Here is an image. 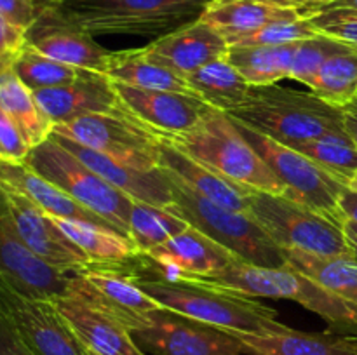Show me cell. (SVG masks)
<instances>
[{"instance_id":"7","label":"cell","mask_w":357,"mask_h":355,"mask_svg":"<svg viewBox=\"0 0 357 355\" xmlns=\"http://www.w3.org/2000/svg\"><path fill=\"white\" fill-rule=\"evenodd\" d=\"M23 162L80 205L103 218L112 228L129 237V214L135 200L112 187L56 139L49 138L33 146Z\"/></svg>"},{"instance_id":"26","label":"cell","mask_w":357,"mask_h":355,"mask_svg":"<svg viewBox=\"0 0 357 355\" xmlns=\"http://www.w3.org/2000/svg\"><path fill=\"white\" fill-rule=\"evenodd\" d=\"M107 75L112 80L142 89L173 90L195 96L187 79L159 61L146 47L115 51Z\"/></svg>"},{"instance_id":"16","label":"cell","mask_w":357,"mask_h":355,"mask_svg":"<svg viewBox=\"0 0 357 355\" xmlns=\"http://www.w3.org/2000/svg\"><path fill=\"white\" fill-rule=\"evenodd\" d=\"M2 187V184H0ZM16 228L28 249L63 274H79L93 261L65 235L54 218L28 200L24 195L2 187Z\"/></svg>"},{"instance_id":"15","label":"cell","mask_w":357,"mask_h":355,"mask_svg":"<svg viewBox=\"0 0 357 355\" xmlns=\"http://www.w3.org/2000/svg\"><path fill=\"white\" fill-rule=\"evenodd\" d=\"M72 274H63L35 256L21 239L0 187V278L33 298L65 294Z\"/></svg>"},{"instance_id":"41","label":"cell","mask_w":357,"mask_h":355,"mask_svg":"<svg viewBox=\"0 0 357 355\" xmlns=\"http://www.w3.org/2000/svg\"><path fill=\"white\" fill-rule=\"evenodd\" d=\"M44 0H0V14L20 30L26 31L40 14Z\"/></svg>"},{"instance_id":"40","label":"cell","mask_w":357,"mask_h":355,"mask_svg":"<svg viewBox=\"0 0 357 355\" xmlns=\"http://www.w3.org/2000/svg\"><path fill=\"white\" fill-rule=\"evenodd\" d=\"M30 150V143L24 138L20 125L6 111L0 110V159L23 162Z\"/></svg>"},{"instance_id":"47","label":"cell","mask_w":357,"mask_h":355,"mask_svg":"<svg viewBox=\"0 0 357 355\" xmlns=\"http://www.w3.org/2000/svg\"><path fill=\"white\" fill-rule=\"evenodd\" d=\"M344 232H345V237H347L349 244H351L352 251H354V256L357 258V223L354 221H345L344 225Z\"/></svg>"},{"instance_id":"5","label":"cell","mask_w":357,"mask_h":355,"mask_svg":"<svg viewBox=\"0 0 357 355\" xmlns=\"http://www.w3.org/2000/svg\"><path fill=\"white\" fill-rule=\"evenodd\" d=\"M93 37L136 35L159 40L201 19L213 0H54Z\"/></svg>"},{"instance_id":"28","label":"cell","mask_w":357,"mask_h":355,"mask_svg":"<svg viewBox=\"0 0 357 355\" xmlns=\"http://www.w3.org/2000/svg\"><path fill=\"white\" fill-rule=\"evenodd\" d=\"M197 97L215 110L232 113L246 103L251 86L229 58H218L185 77Z\"/></svg>"},{"instance_id":"45","label":"cell","mask_w":357,"mask_h":355,"mask_svg":"<svg viewBox=\"0 0 357 355\" xmlns=\"http://www.w3.org/2000/svg\"><path fill=\"white\" fill-rule=\"evenodd\" d=\"M340 209L345 219L357 223V191L345 188L344 194L340 195Z\"/></svg>"},{"instance_id":"37","label":"cell","mask_w":357,"mask_h":355,"mask_svg":"<svg viewBox=\"0 0 357 355\" xmlns=\"http://www.w3.org/2000/svg\"><path fill=\"white\" fill-rule=\"evenodd\" d=\"M349 49L356 47L323 33L305 38V40H300L298 45H296L295 58H293L291 75H289V79L296 80L300 84H305L309 87V84L316 77L317 70L321 68V65L328 58L338 54V52L349 51Z\"/></svg>"},{"instance_id":"6","label":"cell","mask_w":357,"mask_h":355,"mask_svg":"<svg viewBox=\"0 0 357 355\" xmlns=\"http://www.w3.org/2000/svg\"><path fill=\"white\" fill-rule=\"evenodd\" d=\"M167 176L173 187V204L167 205V211L227 247L241 261L258 267H282L288 263L284 249L268 237L253 216L222 207L201 197L173 174L167 173Z\"/></svg>"},{"instance_id":"39","label":"cell","mask_w":357,"mask_h":355,"mask_svg":"<svg viewBox=\"0 0 357 355\" xmlns=\"http://www.w3.org/2000/svg\"><path fill=\"white\" fill-rule=\"evenodd\" d=\"M309 21L319 33L357 49V10L324 9L310 16Z\"/></svg>"},{"instance_id":"25","label":"cell","mask_w":357,"mask_h":355,"mask_svg":"<svg viewBox=\"0 0 357 355\" xmlns=\"http://www.w3.org/2000/svg\"><path fill=\"white\" fill-rule=\"evenodd\" d=\"M239 338L246 355H357V336L326 333H302L286 329L282 333L250 334L229 331Z\"/></svg>"},{"instance_id":"34","label":"cell","mask_w":357,"mask_h":355,"mask_svg":"<svg viewBox=\"0 0 357 355\" xmlns=\"http://www.w3.org/2000/svg\"><path fill=\"white\" fill-rule=\"evenodd\" d=\"M188 226L185 219L173 214L166 207L135 200L129 214V239L135 242L139 254H146L153 247L167 242Z\"/></svg>"},{"instance_id":"36","label":"cell","mask_w":357,"mask_h":355,"mask_svg":"<svg viewBox=\"0 0 357 355\" xmlns=\"http://www.w3.org/2000/svg\"><path fill=\"white\" fill-rule=\"evenodd\" d=\"M10 68L20 77L21 82L30 87L31 90L65 86V84L73 82V80L80 79L87 72H91V70L77 68V66L49 58V56L35 51L33 47L26 44L16 54Z\"/></svg>"},{"instance_id":"38","label":"cell","mask_w":357,"mask_h":355,"mask_svg":"<svg viewBox=\"0 0 357 355\" xmlns=\"http://www.w3.org/2000/svg\"><path fill=\"white\" fill-rule=\"evenodd\" d=\"M319 31L312 26L307 17H296V19L275 21L268 23L258 30L243 33L229 42L230 47H248V45H284L293 42L305 40V38L316 37Z\"/></svg>"},{"instance_id":"14","label":"cell","mask_w":357,"mask_h":355,"mask_svg":"<svg viewBox=\"0 0 357 355\" xmlns=\"http://www.w3.org/2000/svg\"><path fill=\"white\" fill-rule=\"evenodd\" d=\"M26 45L52 59L107 75L114 51L101 47L91 33L66 16L54 0H44L40 14L24 31Z\"/></svg>"},{"instance_id":"3","label":"cell","mask_w":357,"mask_h":355,"mask_svg":"<svg viewBox=\"0 0 357 355\" xmlns=\"http://www.w3.org/2000/svg\"><path fill=\"white\" fill-rule=\"evenodd\" d=\"M166 139L248 190L288 197L286 184L225 111L213 108L195 127L180 134H167Z\"/></svg>"},{"instance_id":"17","label":"cell","mask_w":357,"mask_h":355,"mask_svg":"<svg viewBox=\"0 0 357 355\" xmlns=\"http://www.w3.org/2000/svg\"><path fill=\"white\" fill-rule=\"evenodd\" d=\"M52 139L59 143L63 148L82 160L87 167L100 174L105 181L121 190L132 200L146 202V204L157 205V207H167L173 204V187L171 180L162 167L157 169H143L135 164L124 162V160L114 159V157L101 153L98 150L87 148L66 136L52 132Z\"/></svg>"},{"instance_id":"50","label":"cell","mask_w":357,"mask_h":355,"mask_svg":"<svg viewBox=\"0 0 357 355\" xmlns=\"http://www.w3.org/2000/svg\"><path fill=\"white\" fill-rule=\"evenodd\" d=\"M349 188H351V190H354V191H357V173L354 174V176H352L351 183H349Z\"/></svg>"},{"instance_id":"10","label":"cell","mask_w":357,"mask_h":355,"mask_svg":"<svg viewBox=\"0 0 357 355\" xmlns=\"http://www.w3.org/2000/svg\"><path fill=\"white\" fill-rule=\"evenodd\" d=\"M52 132L143 169L160 167V143L166 136L138 120L128 108L121 113L82 115L56 125Z\"/></svg>"},{"instance_id":"44","label":"cell","mask_w":357,"mask_h":355,"mask_svg":"<svg viewBox=\"0 0 357 355\" xmlns=\"http://www.w3.org/2000/svg\"><path fill=\"white\" fill-rule=\"evenodd\" d=\"M261 2L272 3V6L278 7H284V9L296 10V13L300 14V17H307V19H309L310 16L321 13L324 7L333 3L335 0H261Z\"/></svg>"},{"instance_id":"33","label":"cell","mask_w":357,"mask_h":355,"mask_svg":"<svg viewBox=\"0 0 357 355\" xmlns=\"http://www.w3.org/2000/svg\"><path fill=\"white\" fill-rule=\"evenodd\" d=\"M309 89L331 106L345 108L351 104L357 97V49L328 58L317 70Z\"/></svg>"},{"instance_id":"51","label":"cell","mask_w":357,"mask_h":355,"mask_svg":"<svg viewBox=\"0 0 357 355\" xmlns=\"http://www.w3.org/2000/svg\"><path fill=\"white\" fill-rule=\"evenodd\" d=\"M356 100H357V97H356Z\"/></svg>"},{"instance_id":"48","label":"cell","mask_w":357,"mask_h":355,"mask_svg":"<svg viewBox=\"0 0 357 355\" xmlns=\"http://www.w3.org/2000/svg\"><path fill=\"white\" fill-rule=\"evenodd\" d=\"M324 9H351V10H357V0H335L333 3H330V6L324 7Z\"/></svg>"},{"instance_id":"27","label":"cell","mask_w":357,"mask_h":355,"mask_svg":"<svg viewBox=\"0 0 357 355\" xmlns=\"http://www.w3.org/2000/svg\"><path fill=\"white\" fill-rule=\"evenodd\" d=\"M296 17H300L296 10L272 6L261 0H213L202 13L201 19L215 26L227 42H230L268 23Z\"/></svg>"},{"instance_id":"8","label":"cell","mask_w":357,"mask_h":355,"mask_svg":"<svg viewBox=\"0 0 357 355\" xmlns=\"http://www.w3.org/2000/svg\"><path fill=\"white\" fill-rule=\"evenodd\" d=\"M250 214L281 249L316 256H354L344 226L282 195L251 191Z\"/></svg>"},{"instance_id":"29","label":"cell","mask_w":357,"mask_h":355,"mask_svg":"<svg viewBox=\"0 0 357 355\" xmlns=\"http://www.w3.org/2000/svg\"><path fill=\"white\" fill-rule=\"evenodd\" d=\"M0 110L20 125L31 148L51 138L54 131V124L38 106L33 90L21 82L13 68L0 73Z\"/></svg>"},{"instance_id":"11","label":"cell","mask_w":357,"mask_h":355,"mask_svg":"<svg viewBox=\"0 0 357 355\" xmlns=\"http://www.w3.org/2000/svg\"><path fill=\"white\" fill-rule=\"evenodd\" d=\"M152 355H246L239 338L220 327L166 308H155L131 331Z\"/></svg>"},{"instance_id":"42","label":"cell","mask_w":357,"mask_h":355,"mask_svg":"<svg viewBox=\"0 0 357 355\" xmlns=\"http://www.w3.org/2000/svg\"><path fill=\"white\" fill-rule=\"evenodd\" d=\"M24 31L10 24L0 14V54L16 56L24 47Z\"/></svg>"},{"instance_id":"32","label":"cell","mask_w":357,"mask_h":355,"mask_svg":"<svg viewBox=\"0 0 357 355\" xmlns=\"http://www.w3.org/2000/svg\"><path fill=\"white\" fill-rule=\"evenodd\" d=\"M65 235L87 254L93 263H119L138 256L135 242L128 235L105 226L91 225L79 219L54 218Z\"/></svg>"},{"instance_id":"20","label":"cell","mask_w":357,"mask_h":355,"mask_svg":"<svg viewBox=\"0 0 357 355\" xmlns=\"http://www.w3.org/2000/svg\"><path fill=\"white\" fill-rule=\"evenodd\" d=\"M38 106L56 125L89 113H121L124 103L114 87V80L105 73L87 72L65 86L33 90Z\"/></svg>"},{"instance_id":"9","label":"cell","mask_w":357,"mask_h":355,"mask_svg":"<svg viewBox=\"0 0 357 355\" xmlns=\"http://www.w3.org/2000/svg\"><path fill=\"white\" fill-rule=\"evenodd\" d=\"M234 122L250 145L286 184L288 198L307 205L337 225H345L347 219L340 209V195L345 188H349L347 183L338 180L330 171L321 167L298 150L289 148L236 118Z\"/></svg>"},{"instance_id":"30","label":"cell","mask_w":357,"mask_h":355,"mask_svg":"<svg viewBox=\"0 0 357 355\" xmlns=\"http://www.w3.org/2000/svg\"><path fill=\"white\" fill-rule=\"evenodd\" d=\"M298 42L284 45H248L230 47L229 61L250 86H272L289 79Z\"/></svg>"},{"instance_id":"22","label":"cell","mask_w":357,"mask_h":355,"mask_svg":"<svg viewBox=\"0 0 357 355\" xmlns=\"http://www.w3.org/2000/svg\"><path fill=\"white\" fill-rule=\"evenodd\" d=\"M160 167L183 181L201 197L222 207L250 214V194L253 190L241 187L239 183L225 178L213 167L199 162L197 159L167 141L166 136L160 143Z\"/></svg>"},{"instance_id":"1","label":"cell","mask_w":357,"mask_h":355,"mask_svg":"<svg viewBox=\"0 0 357 355\" xmlns=\"http://www.w3.org/2000/svg\"><path fill=\"white\" fill-rule=\"evenodd\" d=\"M136 284L162 308L225 331L272 334L289 329L278 312L250 296L213 287L188 278H171L155 271L149 277L132 271Z\"/></svg>"},{"instance_id":"4","label":"cell","mask_w":357,"mask_h":355,"mask_svg":"<svg viewBox=\"0 0 357 355\" xmlns=\"http://www.w3.org/2000/svg\"><path fill=\"white\" fill-rule=\"evenodd\" d=\"M229 115L289 148L326 132L345 131L344 108L278 84L251 86L246 103Z\"/></svg>"},{"instance_id":"12","label":"cell","mask_w":357,"mask_h":355,"mask_svg":"<svg viewBox=\"0 0 357 355\" xmlns=\"http://www.w3.org/2000/svg\"><path fill=\"white\" fill-rule=\"evenodd\" d=\"M0 313L33 355H89L51 299L23 294L2 278Z\"/></svg>"},{"instance_id":"46","label":"cell","mask_w":357,"mask_h":355,"mask_svg":"<svg viewBox=\"0 0 357 355\" xmlns=\"http://www.w3.org/2000/svg\"><path fill=\"white\" fill-rule=\"evenodd\" d=\"M344 125L347 134L351 136L357 146V100L344 108Z\"/></svg>"},{"instance_id":"43","label":"cell","mask_w":357,"mask_h":355,"mask_svg":"<svg viewBox=\"0 0 357 355\" xmlns=\"http://www.w3.org/2000/svg\"><path fill=\"white\" fill-rule=\"evenodd\" d=\"M0 355H33L0 313Z\"/></svg>"},{"instance_id":"2","label":"cell","mask_w":357,"mask_h":355,"mask_svg":"<svg viewBox=\"0 0 357 355\" xmlns=\"http://www.w3.org/2000/svg\"><path fill=\"white\" fill-rule=\"evenodd\" d=\"M213 287L227 289L250 298L293 299L317 313L333 333L357 336V306L333 294L319 282L296 270L293 265L258 267L236 260L223 270L208 277H190Z\"/></svg>"},{"instance_id":"49","label":"cell","mask_w":357,"mask_h":355,"mask_svg":"<svg viewBox=\"0 0 357 355\" xmlns=\"http://www.w3.org/2000/svg\"><path fill=\"white\" fill-rule=\"evenodd\" d=\"M14 58L16 56H9V54H0V73L6 72L7 68H10V65H13Z\"/></svg>"},{"instance_id":"31","label":"cell","mask_w":357,"mask_h":355,"mask_svg":"<svg viewBox=\"0 0 357 355\" xmlns=\"http://www.w3.org/2000/svg\"><path fill=\"white\" fill-rule=\"evenodd\" d=\"M289 265L323 287L357 306V258L316 256L298 249H284Z\"/></svg>"},{"instance_id":"18","label":"cell","mask_w":357,"mask_h":355,"mask_svg":"<svg viewBox=\"0 0 357 355\" xmlns=\"http://www.w3.org/2000/svg\"><path fill=\"white\" fill-rule=\"evenodd\" d=\"M114 87L131 115L166 136L195 127L213 110L192 94L142 89L117 80H114Z\"/></svg>"},{"instance_id":"13","label":"cell","mask_w":357,"mask_h":355,"mask_svg":"<svg viewBox=\"0 0 357 355\" xmlns=\"http://www.w3.org/2000/svg\"><path fill=\"white\" fill-rule=\"evenodd\" d=\"M119 265L121 261L91 263L86 270L72 274L66 291L80 296L132 331L146 313L160 306L138 287L132 271Z\"/></svg>"},{"instance_id":"23","label":"cell","mask_w":357,"mask_h":355,"mask_svg":"<svg viewBox=\"0 0 357 355\" xmlns=\"http://www.w3.org/2000/svg\"><path fill=\"white\" fill-rule=\"evenodd\" d=\"M146 49L173 72L187 77L209 61L225 58L230 45L215 26L197 19L159 40L150 42Z\"/></svg>"},{"instance_id":"19","label":"cell","mask_w":357,"mask_h":355,"mask_svg":"<svg viewBox=\"0 0 357 355\" xmlns=\"http://www.w3.org/2000/svg\"><path fill=\"white\" fill-rule=\"evenodd\" d=\"M51 301L89 355H146L124 324L80 296L66 291Z\"/></svg>"},{"instance_id":"21","label":"cell","mask_w":357,"mask_h":355,"mask_svg":"<svg viewBox=\"0 0 357 355\" xmlns=\"http://www.w3.org/2000/svg\"><path fill=\"white\" fill-rule=\"evenodd\" d=\"M143 256L160 268L159 274L171 278L208 277L239 260L227 247L190 225Z\"/></svg>"},{"instance_id":"24","label":"cell","mask_w":357,"mask_h":355,"mask_svg":"<svg viewBox=\"0 0 357 355\" xmlns=\"http://www.w3.org/2000/svg\"><path fill=\"white\" fill-rule=\"evenodd\" d=\"M0 184L24 195L28 200L33 202L52 218L79 219V221L114 230L103 218L73 200L61 188L42 178L24 162L0 159Z\"/></svg>"},{"instance_id":"35","label":"cell","mask_w":357,"mask_h":355,"mask_svg":"<svg viewBox=\"0 0 357 355\" xmlns=\"http://www.w3.org/2000/svg\"><path fill=\"white\" fill-rule=\"evenodd\" d=\"M293 150H298L347 184L357 173V146L347 131L326 132L293 146Z\"/></svg>"}]
</instances>
